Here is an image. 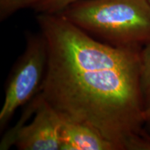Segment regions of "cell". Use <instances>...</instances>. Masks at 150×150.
Segmentation results:
<instances>
[{
  "mask_svg": "<svg viewBox=\"0 0 150 150\" xmlns=\"http://www.w3.org/2000/svg\"><path fill=\"white\" fill-rule=\"evenodd\" d=\"M61 117L60 114L38 94V104L33 118L27 125L17 124L6 134L0 149L15 145L20 150H61Z\"/></svg>",
  "mask_w": 150,
  "mask_h": 150,
  "instance_id": "obj_4",
  "label": "cell"
},
{
  "mask_svg": "<svg viewBox=\"0 0 150 150\" xmlns=\"http://www.w3.org/2000/svg\"><path fill=\"white\" fill-rule=\"evenodd\" d=\"M144 122L146 130L150 133V107L144 111Z\"/></svg>",
  "mask_w": 150,
  "mask_h": 150,
  "instance_id": "obj_9",
  "label": "cell"
},
{
  "mask_svg": "<svg viewBox=\"0 0 150 150\" xmlns=\"http://www.w3.org/2000/svg\"><path fill=\"white\" fill-rule=\"evenodd\" d=\"M140 86L145 110L150 107V42L140 50Z\"/></svg>",
  "mask_w": 150,
  "mask_h": 150,
  "instance_id": "obj_6",
  "label": "cell"
},
{
  "mask_svg": "<svg viewBox=\"0 0 150 150\" xmlns=\"http://www.w3.org/2000/svg\"><path fill=\"white\" fill-rule=\"evenodd\" d=\"M47 48L40 93L65 117L95 129L115 150H150L140 48L99 41L60 14L37 17Z\"/></svg>",
  "mask_w": 150,
  "mask_h": 150,
  "instance_id": "obj_1",
  "label": "cell"
},
{
  "mask_svg": "<svg viewBox=\"0 0 150 150\" xmlns=\"http://www.w3.org/2000/svg\"><path fill=\"white\" fill-rule=\"evenodd\" d=\"M58 14L112 45L140 48L150 42L149 0H84Z\"/></svg>",
  "mask_w": 150,
  "mask_h": 150,
  "instance_id": "obj_2",
  "label": "cell"
},
{
  "mask_svg": "<svg viewBox=\"0 0 150 150\" xmlns=\"http://www.w3.org/2000/svg\"><path fill=\"white\" fill-rule=\"evenodd\" d=\"M25 50L9 76L0 111L2 131L20 106L30 102L40 93L47 65V48L42 33H29Z\"/></svg>",
  "mask_w": 150,
  "mask_h": 150,
  "instance_id": "obj_3",
  "label": "cell"
},
{
  "mask_svg": "<svg viewBox=\"0 0 150 150\" xmlns=\"http://www.w3.org/2000/svg\"><path fill=\"white\" fill-rule=\"evenodd\" d=\"M149 3H150V0H149Z\"/></svg>",
  "mask_w": 150,
  "mask_h": 150,
  "instance_id": "obj_10",
  "label": "cell"
},
{
  "mask_svg": "<svg viewBox=\"0 0 150 150\" xmlns=\"http://www.w3.org/2000/svg\"><path fill=\"white\" fill-rule=\"evenodd\" d=\"M81 1L84 0H43L33 8L39 14H58L73 4Z\"/></svg>",
  "mask_w": 150,
  "mask_h": 150,
  "instance_id": "obj_8",
  "label": "cell"
},
{
  "mask_svg": "<svg viewBox=\"0 0 150 150\" xmlns=\"http://www.w3.org/2000/svg\"><path fill=\"white\" fill-rule=\"evenodd\" d=\"M60 115L61 150H115L111 142L95 129Z\"/></svg>",
  "mask_w": 150,
  "mask_h": 150,
  "instance_id": "obj_5",
  "label": "cell"
},
{
  "mask_svg": "<svg viewBox=\"0 0 150 150\" xmlns=\"http://www.w3.org/2000/svg\"><path fill=\"white\" fill-rule=\"evenodd\" d=\"M43 0H0V20L2 21L22 9L33 7Z\"/></svg>",
  "mask_w": 150,
  "mask_h": 150,
  "instance_id": "obj_7",
  "label": "cell"
}]
</instances>
